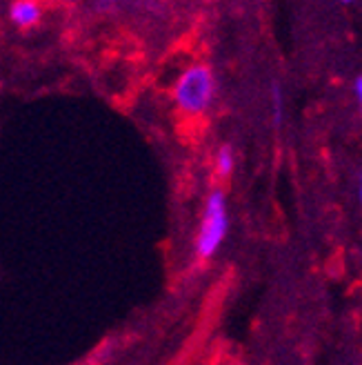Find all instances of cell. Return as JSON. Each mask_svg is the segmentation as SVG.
<instances>
[{"label": "cell", "mask_w": 362, "mask_h": 365, "mask_svg": "<svg viewBox=\"0 0 362 365\" xmlns=\"http://www.w3.org/2000/svg\"><path fill=\"white\" fill-rule=\"evenodd\" d=\"M215 89H218V81H215L213 69L205 63H196L178 76L171 96L178 112L187 116H201L211 107Z\"/></svg>", "instance_id": "6da1fadb"}, {"label": "cell", "mask_w": 362, "mask_h": 365, "mask_svg": "<svg viewBox=\"0 0 362 365\" xmlns=\"http://www.w3.org/2000/svg\"><path fill=\"white\" fill-rule=\"evenodd\" d=\"M229 232V210H227V194L220 187H213L205 200L203 221L196 232L193 254L196 259L207 261L218 252L227 239Z\"/></svg>", "instance_id": "7a4b0ae2"}, {"label": "cell", "mask_w": 362, "mask_h": 365, "mask_svg": "<svg viewBox=\"0 0 362 365\" xmlns=\"http://www.w3.org/2000/svg\"><path fill=\"white\" fill-rule=\"evenodd\" d=\"M43 18V7L33 0H16L9 5V21L18 29H29L33 25H38Z\"/></svg>", "instance_id": "3957f363"}, {"label": "cell", "mask_w": 362, "mask_h": 365, "mask_svg": "<svg viewBox=\"0 0 362 365\" xmlns=\"http://www.w3.org/2000/svg\"><path fill=\"white\" fill-rule=\"evenodd\" d=\"M271 123H274L276 130H280L284 123V94L278 81L271 83Z\"/></svg>", "instance_id": "277c9868"}, {"label": "cell", "mask_w": 362, "mask_h": 365, "mask_svg": "<svg viewBox=\"0 0 362 365\" xmlns=\"http://www.w3.org/2000/svg\"><path fill=\"white\" fill-rule=\"evenodd\" d=\"M233 168H236V154L229 148V145H223L215 154V174L220 178H227L233 174Z\"/></svg>", "instance_id": "5b68a950"}, {"label": "cell", "mask_w": 362, "mask_h": 365, "mask_svg": "<svg viewBox=\"0 0 362 365\" xmlns=\"http://www.w3.org/2000/svg\"><path fill=\"white\" fill-rule=\"evenodd\" d=\"M351 91H353V98L360 103L362 101V76L358 74L356 78H353V85H351Z\"/></svg>", "instance_id": "8992f818"}, {"label": "cell", "mask_w": 362, "mask_h": 365, "mask_svg": "<svg viewBox=\"0 0 362 365\" xmlns=\"http://www.w3.org/2000/svg\"><path fill=\"white\" fill-rule=\"evenodd\" d=\"M220 365H243V363H238V361H227V363H220Z\"/></svg>", "instance_id": "52a82bcc"}]
</instances>
